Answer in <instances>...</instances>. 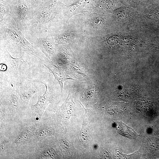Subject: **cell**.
Segmentation results:
<instances>
[{"label": "cell", "mask_w": 159, "mask_h": 159, "mask_svg": "<svg viewBox=\"0 0 159 159\" xmlns=\"http://www.w3.org/2000/svg\"><path fill=\"white\" fill-rule=\"evenodd\" d=\"M0 39L7 45H10L22 53L35 57L42 61L44 60L40 56L37 47L25 38L16 24L15 26L4 18L0 22Z\"/></svg>", "instance_id": "7a4b0ae2"}, {"label": "cell", "mask_w": 159, "mask_h": 159, "mask_svg": "<svg viewBox=\"0 0 159 159\" xmlns=\"http://www.w3.org/2000/svg\"><path fill=\"white\" fill-rule=\"evenodd\" d=\"M52 129L46 125L40 126L33 133V137L36 140H40L47 137L53 135Z\"/></svg>", "instance_id": "4fadbf2b"}, {"label": "cell", "mask_w": 159, "mask_h": 159, "mask_svg": "<svg viewBox=\"0 0 159 159\" xmlns=\"http://www.w3.org/2000/svg\"><path fill=\"white\" fill-rule=\"evenodd\" d=\"M54 6V3L52 0L35 4L27 27L32 34L40 37L46 32Z\"/></svg>", "instance_id": "3957f363"}, {"label": "cell", "mask_w": 159, "mask_h": 159, "mask_svg": "<svg viewBox=\"0 0 159 159\" xmlns=\"http://www.w3.org/2000/svg\"><path fill=\"white\" fill-rule=\"evenodd\" d=\"M35 43L37 47L46 57L50 60H53L56 52L54 43L51 37L45 35L37 37Z\"/></svg>", "instance_id": "ba28073f"}, {"label": "cell", "mask_w": 159, "mask_h": 159, "mask_svg": "<svg viewBox=\"0 0 159 159\" xmlns=\"http://www.w3.org/2000/svg\"><path fill=\"white\" fill-rule=\"evenodd\" d=\"M0 89L1 107L12 111L17 110L21 101L18 90L10 87Z\"/></svg>", "instance_id": "5b68a950"}, {"label": "cell", "mask_w": 159, "mask_h": 159, "mask_svg": "<svg viewBox=\"0 0 159 159\" xmlns=\"http://www.w3.org/2000/svg\"><path fill=\"white\" fill-rule=\"evenodd\" d=\"M10 8V14L18 29L22 31L27 28L35 5L32 0H6Z\"/></svg>", "instance_id": "277c9868"}, {"label": "cell", "mask_w": 159, "mask_h": 159, "mask_svg": "<svg viewBox=\"0 0 159 159\" xmlns=\"http://www.w3.org/2000/svg\"><path fill=\"white\" fill-rule=\"evenodd\" d=\"M56 154L55 150L50 146L46 144L42 145L36 149L34 154V158L45 159L53 158Z\"/></svg>", "instance_id": "30bf717a"}, {"label": "cell", "mask_w": 159, "mask_h": 159, "mask_svg": "<svg viewBox=\"0 0 159 159\" xmlns=\"http://www.w3.org/2000/svg\"><path fill=\"white\" fill-rule=\"evenodd\" d=\"M33 137V133L27 128H24L15 138L13 144L18 145L29 143Z\"/></svg>", "instance_id": "7c38bea8"}, {"label": "cell", "mask_w": 159, "mask_h": 159, "mask_svg": "<svg viewBox=\"0 0 159 159\" xmlns=\"http://www.w3.org/2000/svg\"><path fill=\"white\" fill-rule=\"evenodd\" d=\"M43 62L44 66L53 73L55 79L59 82L62 92L63 90L64 82L67 80L72 79L66 74L62 67L54 64L48 58H46Z\"/></svg>", "instance_id": "9c48e42d"}, {"label": "cell", "mask_w": 159, "mask_h": 159, "mask_svg": "<svg viewBox=\"0 0 159 159\" xmlns=\"http://www.w3.org/2000/svg\"><path fill=\"white\" fill-rule=\"evenodd\" d=\"M0 57V79L3 78L12 87L18 88L28 81L25 75L27 64L24 57H12L7 50H5Z\"/></svg>", "instance_id": "6da1fadb"}, {"label": "cell", "mask_w": 159, "mask_h": 159, "mask_svg": "<svg viewBox=\"0 0 159 159\" xmlns=\"http://www.w3.org/2000/svg\"><path fill=\"white\" fill-rule=\"evenodd\" d=\"M39 83L34 80H28L18 88L17 90L23 103L28 104L32 97L41 90Z\"/></svg>", "instance_id": "52a82bcc"}, {"label": "cell", "mask_w": 159, "mask_h": 159, "mask_svg": "<svg viewBox=\"0 0 159 159\" xmlns=\"http://www.w3.org/2000/svg\"><path fill=\"white\" fill-rule=\"evenodd\" d=\"M0 22L4 20L6 15L10 14V8L8 2L5 0H0Z\"/></svg>", "instance_id": "5bb4252c"}, {"label": "cell", "mask_w": 159, "mask_h": 159, "mask_svg": "<svg viewBox=\"0 0 159 159\" xmlns=\"http://www.w3.org/2000/svg\"><path fill=\"white\" fill-rule=\"evenodd\" d=\"M115 123L116 130L120 135L130 139L136 138L139 135L132 129L122 122L117 121Z\"/></svg>", "instance_id": "8fae6325"}, {"label": "cell", "mask_w": 159, "mask_h": 159, "mask_svg": "<svg viewBox=\"0 0 159 159\" xmlns=\"http://www.w3.org/2000/svg\"><path fill=\"white\" fill-rule=\"evenodd\" d=\"M36 81L45 85L46 89L43 95L39 96L37 103L31 105L32 115L36 121L41 119L47 107L51 102V90L50 87L46 81L43 80H36Z\"/></svg>", "instance_id": "8992f818"}]
</instances>
